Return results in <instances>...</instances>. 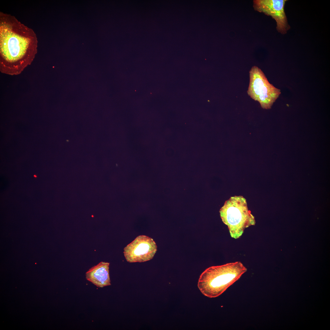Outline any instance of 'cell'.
<instances>
[{
  "label": "cell",
  "mask_w": 330,
  "mask_h": 330,
  "mask_svg": "<svg viewBox=\"0 0 330 330\" xmlns=\"http://www.w3.org/2000/svg\"><path fill=\"white\" fill-rule=\"evenodd\" d=\"M247 271L240 262L210 267L200 275L197 286L201 292L210 298L217 297L237 280Z\"/></svg>",
  "instance_id": "2"
},
{
  "label": "cell",
  "mask_w": 330,
  "mask_h": 330,
  "mask_svg": "<svg viewBox=\"0 0 330 330\" xmlns=\"http://www.w3.org/2000/svg\"><path fill=\"white\" fill-rule=\"evenodd\" d=\"M233 197L226 201L220 209V217L228 227L231 237L240 238L245 229L255 223L254 217L248 210L245 201Z\"/></svg>",
  "instance_id": "3"
},
{
  "label": "cell",
  "mask_w": 330,
  "mask_h": 330,
  "mask_svg": "<svg viewBox=\"0 0 330 330\" xmlns=\"http://www.w3.org/2000/svg\"><path fill=\"white\" fill-rule=\"evenodd\" d=\"M157 250L154 240L145 235H140L124 248L123 253L128 262H143L152 259Z\"/></svg>",
  "instance_id": "5"
},
{
  "label": "cell",
  "mask_w": 330,
  "mask_h": 330,
  "mask_svg": "<svg viewBox=\"0 0 330 330\" xmlns=\"http://www.w3.org/2000/svg\"><path fill=\"white\" fill-rule=\"evenodd\" d=\"M109 262H101L91 268L86 273V280L98 288L110 285Z\"/></svg>",
  "instance_id": "7"
},
{
  "label": "cell",
  "mask_w": 330,
  "mask_h": 330,
  "mask_svg": "<svg viewBox=\"0 0 330 330\" xmlns=\"http://www.w3.org/2000/svg\"><path fill=\"white\" fill-rule=\"evenodd\" d=\"M250 82L247 93L254 100L259 102L264 109H270L281 94L280 90L268 81L262 70L254 66L249 72Z\"/></svg>",
  "instance_id": "4"
},
{
  "label": "cell",
  "mask_w": 330,
  "mask_h": 330,
  "mask_svg": "<svg viewBox=\"0 0 330 330\" xmlns=\"http://www.w3.org/2000/svg\"><path fill=\"white\" fill-rule=\"evenodd\" d=\"M285 0H255L253 1L255 9L271 16L276 22L277 29L282 34L290 28L284 10Z\"/></svg>",
  "instance_id": "6"
},
{
  "label": "cell",
  "mask_w": 330,
  "mask_h": 330,
  "mask_svg": "<svg viewBox=\"0 0 330 330\" xmlns=\"http://www.w3.org/2000/svg\"><path fill=\"white\" fill-rule=\"evenodd\" d=\"M38 40L33 30L14 16L0 12V71L20 74L33 61Z\"/></svg>",
  "instance_id": "1"
}]
</instances>
